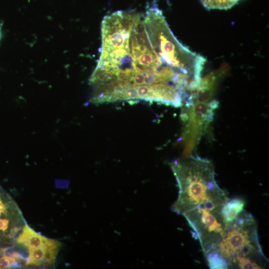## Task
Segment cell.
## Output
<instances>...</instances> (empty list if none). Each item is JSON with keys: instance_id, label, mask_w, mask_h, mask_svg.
I'll list each match as a JSON object with an SVG mask.
<instances>
[{"instance_id": "6da1fadb", "label": "cell", "mask_w": 269, "mask_h": 269, "mask_svg": "<svg viewBox=\"0 0 269 269\" xmlns=\"http://www.w3.org/2000/svg\"><path fill=\"white\" fill-rule=\"evenodd\" d=\"M102 36L93 80L102 89L120 94L140 75L158 102L179 107L198 87L206 59L177 39L155 2L145 14L106 15Z\"/></svg>"}, {"instance_id": "7a4b0ae2", "label": "cell", "mask_w": 269, "mask_h": 269, "mask_svg": "<svg viewBox=\"0 0 269 269\" xmlns=\"http://www.w3.org/2000/svg\"><path fill=\"white\" fill-rule=\"evenodd\" d=\"M171 166L179 189L173 211L185 219L203 209L221 214L223 205L229 198L227 192L216 182L210 160L190 155L175 160Z\"/></svg>"}, {"instance_id": "3957f363", "label": "cell", "mask_w": 269, "mask_h": 269, "mask_svg": "<svg viewBox=\"0 0 269 269\" xmlns=\"http://www.w3.org/2000/svg\"><path fill=\"white\" fill-rule=\"evenodd\" d=\"M212 249L217 250L231 266L240 258L264 256L257 224L251 214L243 211L233 221L226 224Z\"/></svg>"}, {"instance_id": "277c9868", "label": "cell", "mask_w": 269, "mask_h": 269, "mask_svg": "<svg viewBox=\"0 0 269 269\" xmlns=\"http://www.w3.org/2000/svg\"><path fill=\"white\" fill-rule=\"evenodd\" d=\"M218 106L215 99L202 100L193 98L185 105V112L182 120L186 123L185 136L187 138V148L184 157L189 155L198 143L207 126L211 122L214 111Z\"/></svg>"}, {"instance_id": "5b68a950", "label": "cell", "mask_w": 269, "mask_h": 269, "mask_svg": "<svg viewBox=\"0 0 269 269\" xmlns=\"http://www.w3.org/2000/svg\"><path fill=\"white\" fill-rule=\"evenodd\" d=\"M26 224L15 201L0 186V248L12 246Z\"/></svg>"}, {"instance_id": "8992f818", "label": "cell", "mask_w": 269, "mask_h": 269, "mask_svg": "<svg viewBox=\"0 0 269 269\" xmlns=\"http://www.w3.org/2000/svg\"><path fill=\"white\" fill-rule=\"evenodd\" d=\"M245 201L240 198L228 199L223 205L221 215L225 224L233 221L244 210Z\"/></svg>"}, {"instance_id": "52a82bcc", "label": "cell", "mask_w": 269, "mask_h": 269, "mask_svg": "<svg viewBox=\"0 0 269 269\" xmlns=\"http://www.w3.org/2000/svg\"><path fill=\"white\" fill-rule=\"evenodd\" d=\"M205 255L210 269H225L231 267L230 263L216 249H212Z\"/></svg>"}, {"instance_id": "ba28073f", "label": "cell", "mask_w": 269, "mask_h": 269, "mask_svg": "<svg viewBox=\"0 0 269 269\" xmlns=\"http://www.w3.org/2000/svg\"><path fill=\"white\" fill-rule=\"evenodd\" d=\"M239 0H200L208 9H227L232 7Z\"/></svg>"}, {"instance_id": "9c48e42d", "label": "cell", "mask_w": 269, "mask_h": 269, "mask_svg": "<svg viewBox=\"0 0 269 269\" xmlns=\"http://www.w3.org/2000/svg\"><path fill=\"white\" fill-rule=\"evenodd\" d=\"M240 269H261L260 266L255 261L248 258H240L237 260V264Z\"/></svg>"}, {"instance_id": "30bf717a", "label": "cell", "mask_w": 269, "mask_h": 269, "mask_svg": "<svg viewBox=\"0 0 269 269\" xmlns=\"http://www.w3.org/2000/svg\"><path fill=\"white\" fill-rule=\"evenodd\" d=\"M3 249L0 248V255L2 253Z\"/></svg>"}]
</instances>
